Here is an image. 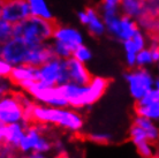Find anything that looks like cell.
Returning <instances> with one entry per match:
<instances>
[{"label":"cell","instance_id":"obj_15","mask_svg":"<svg viewBox=\"0 0 159 158\" xmlns=\"http://www.w3.org/2000/svg\"><path fill=\"white\" fill-rule=\"evenodd\" d=\"M68 82L75 84H87L92 79L91 72L88 69L87 63L76 60L74 57L66 59Z\"/></svg>","mask_w":159,"mask_h":158},{"label":"cell","instance_id":"obj_35","mask_svg":"<svg viewBox=\"0 0 159 158\" xmlns=\"http://www.w3.org/2000/svg\"><path fill=\"white\" fill-rule=\"evenodd\" d=\"M155 88L157 90H159V76L156 77V82H155Z\"/></svg>","mask_w":159,"mask_h":158},{"label":"cell","instance_id":"obj_22","mask_svg":"<svg viewBox=\"0 0 159 158\" xmlns=\"http://www.w3.org/2000/svg\"><path fill=\"white\" fill-rule=\"evenodd\" d=\"M27 2L29 5L31 15L43 17L46 20H54L53 13L46 0H27Z\"/></svg>","mask_w":159,"mask_h":158},{"label":"cell","instance_id":"obj_23","mask_svg":"<svg viewBox=\"0 0 159 158\" xmlns=\"http://www.w3.org/2000/svg\"><path fill=\"white\" fill-rule=\"evenodd\" d=\"M88 138H89V141H91L95 144L107 146L114 141L116 135L112 132L105 131V129H93L88 133Z\"/></svg>","mask_w":159,"mask_h":158},{"label":"cell","instance_id":"obj_18","mask_svg":"<svg viewBox=\"0 0 159 158\" xmlns=\"http://www.w3.org/2000/svg\"><path fill=\"white\" fill-rule=\"evenodd\" d=\"M29 123L21 121V123L5 125V137H6V144L12 146L14 149L19 148L20 141L23 137L27 126Z\"/></svg>","mask_w":159,"mask_h":158},{"label":"cell","instance_id":"obj_28","mask_svg":"<svg viewBox=\"0 0 159 158\" xmlns=\"http://www.w3.org/2000/svg\"><path fill=\"white\" fill-rule=\"evenodd\" d=\"M13 34H14V26L0 17V42L5 43L6 40H11Z\"/></svg>","mask_w":159,"mask_h":158},{"label":"cell","instance_id":"obj_19","mask_svg":"<svg viewBox=\"0 0 159 158\" xmlns=\"http://www.w3.org/2000/svg\"><path fill=\"white\" fill-rule=\"evenodd\" d=\"M133 123L139 126L148 135V138L150 142L158 143L159 141V123H156L151 119L144 118L141 115H136L133 119Z\"/></svg>","mask_w":159,"mask_h":158},{"label":"cell","instance_id":"obj_37","mask_svg":"<svg viewBox=\"0 0 159 158\" xmlns=\"http://www.w3.org/2000/svg\"><path fill=\"white\" fill-rule=\"evenodd\" d=\"M1 46H2V43L0 42V53H1Z\"/></svg>","mask_w":159,"mask_h":158},{"label":"cell","instance_id":"obj_40","mask_svg":"<svg viewBox=\"0 0 159 158\" xmlns=\"http://www.w3.org/2000/svg\"><path fill=\"white\" fill-rule=\"evenodd\" d=\"M152 158H159V156H157V157H152Z\"/></svg>","mask_w":159,"mask_h":158},{"label":"cell","instance_id":"obj_30","mask_svg":"<svg viewBox=\"0 0 159 158\" xmlns=\"http://www.w3.org/2000/svg\"><path fill=\"white\" fill-rule=\"evenodd\" d=\"M13 86H14V84H13L12 81L9 80V77L0 79V97L11 95L13 90Z\"/></svg>","mask_w":159,"mask_h":158},{"label":"cell","instance_id":"obj_41","mask_svg":"<svg viewBox=\"0 0 159 158\" xmlns=\"http://www.w3.org/2000/svg\"><path fill=\"white\" fill-rule=\"evenodd\" d=\"M42 158H48V157H46V156H44V157H42Z\"/></svg>","mask_w":159,"mask_h":158},{"label":"cell","instance_id":"obj_6","mask_svg":"<svg viewBox=\"0 0 159 158\" xmlns=\"http://www.w3.org/2000/svg\"><path fill=\"white\" fill-rule=\"evenodd\" d=\"M35 103L54 107L68 106L60 86H48L45 83L36 81L25 90Z\"/></svg>","mask_w":159,"mask_h":158},{"label":"cell","instance_id":"obj_27","mask_svg":"<svg viewBox=\"0 0 159 158\" xmlns=\"http://www.w3.org/2000/svg\"><path fill=\"white\" fill-rule=\"evenodd\" d=\"M76 60H79L81 63H88L92 59V51L88 48L85 44H82L73 51V55Z\"/></svg>","mask_w":159,"mask_h":158},{"label":"cell","instance_id":"obj_21","mask_svg":"<svg viewBox=\"0 0 159 158\" xmlns=\"http://www.w3.org/2000/svg\"><path fill=\"white\" fill-rule=\"evenodd\" d=\"M139 29L148 36H158L159 37V16L143 14L137 19Z\"/></svg>","mask_w":159,"mask_h":158},{"label":"cell","instance_id":"obj_34","mask_svg":"<svg viewBox=\"0 0 159 158\" xmlns=\"http://www.w3.org/2000/svg\"><path fill=\"white\" fill-rule=\"evenodd\" d=\"M102 2H106V4L112 5H120V0H102Z\"/></svg>","mask_w":159,"mask_h":158},{"label":"cell","instance_id":"obj_4","mask_svg":"<svg viewBox=\"0 0 159 158\" xmlns=\"http://www.w3.org/2000/svg\"><path fill=\"white\" fill-rule=\"evenodd\" d=\"M125 82L129 96L135 102H139L155 88L156 76L149 68L134 67L129 68L125 74Z\"/></svg>","mask_w":159,"mask_h":158},{"label":"cell","instance_id":"obj_38","mask_svg":"<svg viewBox=\"0 0 159 158\" xmlns=\"http://www.w3.org/2000/svg\"><path fill=\"white\" fill-rule=\"evenodd\" d=\"M158 146V152H159V141H158V146Z\"/></svg>","mask_w":159,"mask_h":158},{"label":"cell","instance_id":"obj_5","mask_svg":"<svg viewBox=\"0 0 159 158\" xmlns=\"http://www.w3.org/2000/svg\"><path fill=\"white\" fill-rule=\"evenodd\" d=\"M43 127V125L36 123H28L17 150L24 155H29L31 152H40L46 155L52 151L53 142L46 136Z\"/></svg>","mask_w":159,"mask_h":158},{"label":"cell","instance_id":"obj_10","mask_svg":"<svg viewBox=\"0 0 159 158\" xmlns=\"http://www.w3.org/2000/svg\"><path fill=\"white\" fill-rule=\"evenodd\" d=\"M77 17L81 24H83L88 32L93 37H102L106 34V27L97 7L88 6L77 13Z\"/></svg>","mask_w":159,"mask_h":158},{"label":"cell","instance_id":"obj_29","mask_svg":"<svg viewBox=\"0 0 159 158\" xmlns=\"http://www.w3.org/2000/svg\"><path fill=\"white\" fill-rule=\"evenodd\" d=\"M145 13L149 15L159 16V0H144Z\"/></svg>","mask_w":159,"mask_h":158},{"label":"cell","instance_id":"obj_9","mask_svg":"<svg viewBox=\"0 0 159 158\" xmlns=\"http://www.w3.org/2000/svg\"><path fill=\"white\" fill-rule=\"evenodd\" d=\"M30 45L19 37L13 36L11 40L2 43L0 55L12 66H17L25 63Z\"/></svg>","mask_w":159,"mask_h":158},{"label":"cell","instance_id":"obj_32","mask_svg":"<svg viewBox=\"0 0 159 158\" xmlns=\"http://www.w3.org/2000/svg\"><path fill=\"white\" fill-rule=\"evenodd\" d=\"M15 150L14 148L4 144L0 146V158H16L15 156Z\"/></svg>","mask_w":159,"mask_h":158},{"label":"cell","instance_id":"obj_7","mask_svg":"<svg viewBox=\"0 0 159 158\" xmlns=\"http://www.w3.org/2000/svg\"><path fill=\"white\" fill-rule=\"evenodd\" d=\"M38 81L48 86H61L68 82L66 59L53 57L38 67Z\"/></svg>","mask_w":159,"mask_h":158},{"label":"cell","instance_id":"obj_25","mask_svg":"<svg viewBox=\"0 0 159 158\" xmlns=\"http://www.w3.org/2000/svg\"><path fill=\"white\" fill-rule=\"evenodd\" d=\"M156 65V61L153 59L151 50L149 49V46L144 48L143 50H141L137 54L136 58V67H142V68H149Z\"/></svg>","mask_w":159,"mask_h":158},{"label":"cell","instance_id":"obj_36","mask_svg":"<svg viewBox=\"0 0 159 158\" xmlns=\"http://www.w3.org/2000/svg\"><path fill=\"white\" fill-rule=\"evenodd\" d=\"M2 4H4V0H0V17H1V11H2Z\"/></svg>","mask_w":159,"mask_h":158},{"label":"cell","instance_id":"obj_2","mask_svg":"<svg viewBox=\"0 0 159 158\" xmlns=\"http://www.w3.org/2000/svg\"><path fill=\"white\" fill-rule=\"evenodd\" d=\"M108 87L110 80L104 76H92V79L87 84L67 82L60 86L68 106L76 110H82L95 105L103 98Z\"/></svg>","mask_w":159,"mask_h":158},{"label":"cell","instance_id":"obj_8","mask_svg":"<svg viewBox=\"0 0 159 158\" xmlns=\"http://www.w3.org/2000/svg\"><path fill=\"white\" fill-rule=\"evenodd\" d=\"M27 121L24 107L16 94L0 97V125Z\"/></svg>","mask_w":159,"mask_h":158},{"label":"cell","instance_id":"obj_33","mask_svg":"<svg viewBox=\"0 0 159 158\" xmlns=\"http://www.w3.org/2000/svg\"><path fill=\"white\" fill-rule=\"evenodd\" d=\"M6 144V137H5V125H0V146Z\"/></svg>","mask_w":159,"mask_h":158},{"label":"cell","instance_id":"obj_12","mask_svg":"<svg viewBox=\"0 0 159 158\" xmlns=\"http://www.w3.org/2000/svg\"><path fill=\"white\" fill-rule=\"evenodd\" d=\"M9 80L14 86L25 91L32 83L38 81V67L28 63L13 66L9 74Z\"/></svg>","mask_w":159,"mask_h":158},{"label":"cell","instance_id":"obj_11","mask_svg":"<svg viewBox=\"0 0 159 158\" xmlns=\"http://www.w3.org/2000/svg\"><path fill=\"white\" fill-rule=\"evenodd\" d=\"M31 15L27 0H4L1 19L14 24L20 23Z\"/></svg>","mask_w":159,"mask_h":158},{"label":"cell","instance_id":"obj_16","mask_svg":"<svg viewBox=\"0 0 159 158\" xmlns=\"http://www.w3.org/2000/svg\"><path fill=\"white\" fill-rule=\"evenodd\" d=\"M53 40H59L61 43L66 44L70 49L75 50L77 46L84 44L83 34L79 29L69 26H60L57 23V27L54 29Z\"/></svg>","mask_w":159,"mask_h":158},{"label":"cell","instance_id":"obj_24","mask_svg":"<svg viewBox=\"0 0 159 158\" xmlns=\"http://www.w3.org/2000/svg\"><path fill=\"white\" fill-rule=\"evenodd\" d=\"M135 149L141 158H152L157 157L159 155L158 146H156V143L150 142V141L139 143L135 146Z\"/></svg>","mask_w":159,"mask_h":158},{"label":"cell","instance_id":"obj_13","mask_svg":"<svg viewBox=\"0 0 159 158\" xmlns=\"http://www.w3.org/2000/svg\"><path fill=\"white\" fill-rule=\"evenodd\" d=\"M149 44V37L141 29L131 37L130 40L122 42L123 52H125V61L128 68L136 67V58L141 50L147 48Z\"/></svg>","mask_w":159,"mask_h":158},{"label":"cell","instance_id":"obj_14","mask_svg":"<svg viewBox=\"0 0 159 158\" xmlns=\"http://www.w3.org/2000/svg\"><path fill=\"white\" fill-rule=\"evenodd\" d=\"M135 112L136 115H141L159 123V90L153 88L143 98L136 102Z\"/></svg>","mask_w":159,"mask_h":158},{"label":"cell","instance_id":"obj_3","mask_svg":"<svg viewBox=\"0 0 159 158\" xmlns=\"http://www.w3.org/2000/svg\"><path fill=\"white\" fill-rule=\"evenodd\" d=\"M57 22L30 15L20 23L14 24V37H19L29 45L48 43L53 40Z\"/></svg>","mask_w":159,"mask_h":158},{"label":"cell","instance_id":"obj_17","mask_svg":"<svg viewBox=\"0 0 159 158\" xmlns=\"http://www.w3.org/2000/svg\"><path fill=\"white\" fill-rule=\"evenodd\" d=\"M53 57H54V53H53V50H52L51 42L37 44V45H30L25 63L39 67L43 63L52 59Z\"/></svg>","mask_w":159,"mask_h":158},{"label":"cell","instance_id":"obj_39","mask_svg":"<svg viewBox=\"0 0 159 158\" xmlns=\"http://www.w3.org/2000/svg\"><path fill=\"white\" fill-rule=\"evenodd\" d=\"M157 66H158V71H159V63H157Z\"/></svg>","mask_w":159,"mask_h":158},{"label":"cell","instance_id":"obj_31","mask_svg":"<svg viewBox=\"0 0 159 158\" xmlns=\"http://www.w3.org/2000/svg\"><path fill=\"white\" fill-rule=\"evenodd\" d=\"M12 65L6 61V60L0 55V79H4V77H9L11 71H12Z\"/></svg>","mask_w":159,"mask_h":158},{"label":"cell","instance_id":"obj_1","mask_svg":"<svg viewBox=\"0 0 159 158\" xmlns=\"http://www.w3.org/2000/svg\"><path fill=\"white\" fill-rule=\"evenodd\" d=\"M29 123L58 127L70 134H79L85 127V119L80 110L70 106L54 107L37 103L29 113Z\"/></svg>","mask_w":159,"mask_h":158},{"label":"cell","instance_id":"obj_20","mask_svg":"<svg viewBox=\"0 0 159 158\" xmlns=\"http://www.w3.org/2000/svg\"><path fill=\"white\" fill-rule=\"evenodd\" d=\"M120 11L123 15L133 19H139L145 13L144 0H120Z\"/></svg>","mask_w":159,"mask_h":158},{"label":"cell","instance_id":"obj_26","mask_svg":"<svg viewBox=\"0 0 159 158\" xmlns=\"http://www.w3.org/2000/svg\"><path fill=\"white\" fill-rule=\"evenodd\" d=\"M51 46L54 53V57L60 58V59H68L73 55V49H70L69 46H67L66 44L61 43L59 40H51Z\"/></svg>","mask_w":159,"mask_h":158}]
</instances>
